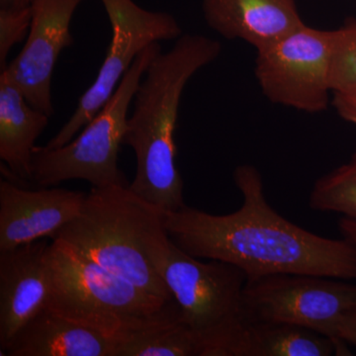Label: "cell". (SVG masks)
I'll return each instance as SVG.
<instances>
[{
    "mask_svg": "<svg viewBox=\"0 0 356 356\" xmlns=\"http://www.w3.org/2000/svg\"><path fill=\"white\" fill-rule=\"evenodd\" d=\"M234 181L243 196L238 210L213 215L185 205L163 212L168 236L200 259L233 264L247 282L276 274H306L356 280V247L300 228L267 202L259 170L236 166Z\"/></svg>",
    "mask_w": 356,
    "mask_h": 356,
    "instance_id": "obj_1",
    "label": "cell"
},
{
    "mask_svg": "<svg viewBox=\"0 0 356 356\" xmlns=\"http://www.w3.org/2000/svg\"><path fill=\"white\" fill-rule=\"evenodd\" d=\"M221 51L217 40L181 35L170 51L154 58L136 91L123 139L137 163L129 188L161 212L185 206L175 140L182 93L189 79L216 60Z\"/></svg>",
    "mask_w": 356,
    "mask_h": 356,
    "instance_id": "obj_2",
    "label": "cell"
},
{
    "mask_svg": "<svg viewBox=\"0 0 356 356\" xmlns=\"http://www.w3.org/2000/svg\"><path fill=\"white\" fill-rule=\"evenodd\" d=\"M163 212L129 186L92 187L76 219L51 241H60L79 254L135 286L172 302L154 259L170 241Z\"/></svg>",
    "mask_w": 356,
    "mask_h": 356,
    "instance_id": "obj_3",
    "label": "cell"
},
{
    "mask_svg": "<svg viewBox=\"0 0 356 356\" xmlns=\"http://www.w3.org/2000/svg\"><path fill=\"white\" fill-rule=\"evenodd\" d=\"M154 264L197 341L199 356H242L250 323L243 306L245 274L227 262H202L172 238Z\"/></svg>",
    "mask_w": 356,
    "mask_h": 356,
    "instance_id": "obj_4",
    "label": "cell"
},
{
    "mask_svg": "<svg viewBox=\"0 0 356 356\" xmlns=\"http://www.w3.org/2000/svg\"><path fill=\"white\" fill-rule=\"evenodd\" d=\"M51 295L47 309L119 337L177 310L79 254L60 241L50 245Z\"/></svg>",
    "mask_w": 356,
    "mask_h": 356,
    "instance_id": "obj_5",
    "label": "cell"
},
{
    "mask_svg": "<svg viewBox=\"0 0 356 356\" xmlns=\"http://www.w3.org/2000/svg\"><path fill=\"white\" fill-rule=\"evenodd\" d=\"M161 44H149L134 60L108 102L77 137L65 146L33 149L30 182L53 187L67 180H86L92 187L129 186L118 166V154L127 129L129 109L143 76Z\"/></svg>",
    "mask_w": 356,
    "mask_h": 356,
    "instance_id": "obj_6",
    "label": "cell"
},
{
    "mask_svg": "<svg viewBox=\"0 0 356 356\" xmlns=\"http://www.w3.org/2000/svg\"><path fill=\"white\" fill-rule=\"evenodd\" d=\"M104 6L112 37L97 77L81 95L74 114L46 145L65 146L91 121L116 90L134 60L149 44L177 40L182 29L177 19L163 11L142 8L134 0H100Z\"/></svg>",
    "mask_w": 356,
    "mask_h": 356,
    "instance_id": "obj_7",
    "label": "cell"
},
{
    "mask_svg": "<svg viewBox=\"0 0 356 356\" xmlns=\"http://www.w3.org/2000/svg\"><path fill=\"white\" fill-rule=\"evenodd\" d=\"M332 30L307 24L257 51L254 76L269 102L308 114L332 104Z\"/></svg>",
    "mask_w": 356,
    "mask_h": 356,
    "instance_id": "obj_8",
    "label": "cell"
},
{
    "mask_svg": "<svg viewBox=\"0 0 356 356\" xmlns=\"http://www.w3.org/2000/svg\"><path fill=\"white\" fill-rule=\"evenodd\" d=\"M346 281L306 274L266 276L245 283V314L250 322L288 323L334 339L339 318L356 309V285Z\"/></svg>",
    "mask_w": 356,
    "mask_h": 356,
    "instance_id": "obj_9",
    "label": "cell"
},
{
    "mask_svg": "<svg viewBox=\"0 0 356 356\" xmlns=\"http://www.w3.org/2000/svg\"><path fill=\"white\" fill-rule=\"evenodd\" d=\"M84 0H32V21L22 51L6 72L34 108L51 116V79L60 54L74 44L70 23Z\"/></svg>",
    "mask_w": 356,
    "mask_h": 356,
    "instance_id": "obj_10",
    "label": "cell"
},
{
    "mask_svg": "<svg viewBox=\"0 0 356 356\" xmlns=\"http://www.w3.org/2000/svg\"><path fill=\"white\" fill-rule=\"evenodd\" d=\"M50 245L39 240L0 250L1 355L22 327L50 304Z\"/></svg>",
    "mask_w": 356,
    "mask_h": 356,
    "instance_id": "obj_11",
    "label": "cell"
},
{
    "mask_svg": "<svg viewBox=\"0 0 356 356\" xmlns=\"http://www.w3.org/2000/svg\"><path fill=\"white\" fill-rule=\"evenodd\" d=\"M86 194L58 187L24 188L0 179V250L54 238L83 209Z\"/></svg>",
    "mask_w": 356,
    "mask_h": 356,
    "instance_id": "obj_12",
    "label": "cell"
},
{
    "mask_svg": "<svg viewBox=\"0 0 356 356\" xmlns=\"http://www.w3.org/2000/svg\"><path fill=\"white\" fill-rule=\"evenodd\" d=\"M201 6L211 29L257 51L305 25L296 0H202Z\"/></svg>",
    "mask_w": 356,
    "mask_h": 356,
    "instance_id": "obj_13",
    "label": "cell"
},
{
    "mask_svg": "<svg viewBox=\"0 0 356 356\" xmlns=\"http://www.w3.org/2000/svg\"><path fill=\"white\" fill-rule=\"evenodd\" d=\"M116 339L44 309L22 327L6 356H114Z\"/></svg>",
    "mask_w": 356,
    "mask_h": 356,
    "instance_id": "obj_14",
    "label": "cell"
},
{
    "mask_svg": "<svg viewBox=\"0 0 356 356\" xmlns=\"http://www.w3.org/2000/svg\"><path fill=\"white\" fill-rule=\"evenodd\" d=\"M49 118L29 104L6 72H0V159L6 177L30 181L33 149Z\"/></svg>",
    "mask_w": 356,
    "mask_h": 356,
    "instance_id": "obj_15",
    "label": "cell"
},
{
    "mask_svg": "<svg viewBox=\"0 0 356 356\" xmlns=\"http://www.w3.org/2000/svg\"><path fill=\"white\" fill-rule=\"evenodd\" d=\"M346 343L302 325L250 322L242 356L350 355Z\"/></svg>",
    "mask_w": 356,
    "mask_h": 356,
    "instance_id": "obj_16",
    "label": "cell"
},
{
    "mask_svg": "<svg viewBox=\"0 0 356 356\" xmlns=\"http://www.w3.org/2000/svg\"><path fill=\"white\" fill-rule=\"evenodd\" d=\"M114 356H199L193 332L179 310L166 314L117 337Z\"/></svg>",
    "mask_w": 356,
    "mask_h": 356,
    "instance_id": "obj_17",
    "label": "cell"
},
{
    "mask_svg": "<svg viewBox=\"0 0 356 356\" xmlns=\"http://www.w3.org/2000/svg\"><path fill=\"white\" fill-rule=\"evenodd\" d=\"M309 205L313 210L339 213L356 222V153L348 163L318 178Z\"/></svg>",
    "mask_w": 356,
    "mask_h": 356,
    "instance_id": "obj_18",
    "label": "cell"
},
{
    "mask_svg": "<svg viewBox=\"0 0 356 356\" xmlns=\"http://www.w3.org/2000/svg\"><path fill=\"white\" fill-rule=\"evenodd\" d=\"M330 83L332 93L356 89V19L332 30Z\"/></svg>",
    "mask_w": 356,
    "mask_h": 356,
    "instance_id": "obj_19",
    "label": "cell"
},
{
    "mask_svg": "<svg viewBox=\"0 0 356 356\" xmlns=\"http://www.w3.org/2000/svg\"><path fill=\"white\" fill-rule=\"evenodd\" d=\"M31 6L20 9L0 8V72L6 69L7 57L15 44L29 34Z\"/></svg>",
    "mask_w": 356,
    "mask_h": 356,
    "instance_id": "obj_20",
    "label": "cell"
},
{
    "mask_svg": "<svg viewBox=\"0 0 356 356\" xmlns=\"http://www.w3.org/2000/svg\"><path fill=\"white\" fill-rule=\"evenodd\" d=\"M332 105L341 119L356 126V89L332 93Z\"/></svg>",
    "mask_w": 356,
    "mask_h": 356,
    "instance_id": "obj_21",
    "label": "cell"
},
{
    "mask_svg": "<svg viewBox=\"0 0 356 356\" xmlns=\"http://www.w3.org/2000/svg\"><path fill=\"white\" fill-rule=\"evenodd\" d=\"M334 339L356 348V309L343 314L334 325Z\"/></svg>",
    "mask_w": 356,
    "mask_h": 356,
    "instance_id": "obj_22",
    "label": "cell"
},
{
    "mask_svg": "<svg viewBox=\"0 0 356 356\" xmlns=\"http://www.w3.org/2000/svg\"><path fill=\"white\" fill-rule=\"evenodd\" d=\"M339 227L343 238L356 247V222L343 217L339 220Z\"/></svg>",
    "mask_w": 356,
    "mask_h": 356,
    "instance_id": "obj_23",
    "label": "cell"
},
{
    "mask_svg": "<svg viewBox=\"0 0 356 356\" xmlns=\"http://www.w3.org/2000/svg\"><path fill=\"white\" fill-rule=\"evenodd\" d=\"M32 0H0V8L20 9L31 6Z\"/></svg>",
    "mask_w": 356,
    "mask_h": 356,
    "instance_id": "obj_24",
    "label": "cell"
}]
</instances>
